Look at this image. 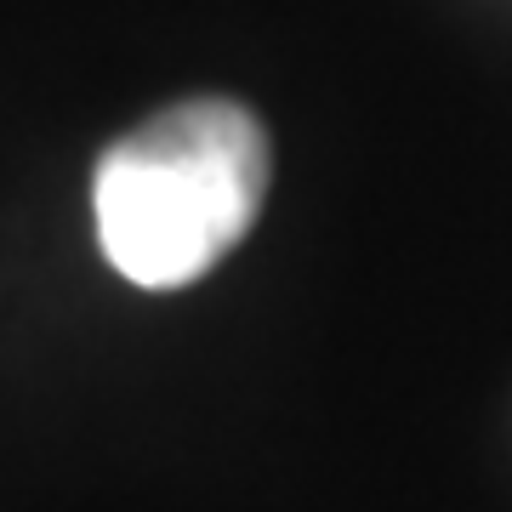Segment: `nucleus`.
Segmentation results:
<instances>
[{
	"instance_id": "nucleus-1",
	"label": "nucleus",
	"mask_w": 512,
	"mask_h": 512,
	"mask_svg": "<svg viewBox=\"0 0 512 512\" xmlns=\"http://www.w3.org/2000/svg\"><path fill=\"white\" fill-rule=\"evenodd\" d=\"M268 131L234 97L171 103L97 160L103 256L137 291H183L251 234L268 194Z\"/></svg>"
}]
</instances>
